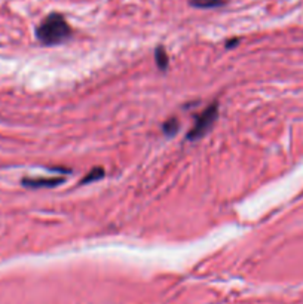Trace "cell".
Listing matches in <instances>:
<instances>
[{
    "label": "cell",
    "mask_w": 303,
    "mask_h": 304,
    "mask_svg": "<svg viewBox=\"0 0 303 304\" xmlns=\"http://www.w3.org/2000/svg\"><path fill=\"white\" fill-rule=\"evenodd\" d=\"M217 116H219V104L213 103V104H210L202 113L196 117L192 129H190L189 134H188V140L189 141H195V140L202 138L213 128L214 122L217 120Z\"/></svg>",
    "instance_id": "7a4b0ae2"
},
{
    "label": "cell",
    "mask_w": 303,
    "mask_h": 304,
    "mask_svg": "<svg viewBox=\"0 0 303 304\" xmlns=\"http://www.w3.org/2000/svg\"><path fill=\"white\" fill-rule=\"evenodd\" d=\"M104 174H106V171H104L103 168H94L92 171H89V172L85 175V178L82 180V184H88V183L98 181V180H101V178L104 177Z\"/></svg>",
    "instance_id": "5b68a950"
},
{
    "label": "cell",
    "mask_w": 303,
    "mask_h": 304,
    "mask_svg": "<svg viewBox=\"0 0 303 304\" xmlns=\"http://www.w3.org/2000/svg\"><path fill=\"white\" fill-rule=\"evenodd\" d=\"M190 3H192V6L208 9V8H217V6H222L225 2H223V0H192Z\"/></svg>",
    "instance_id": "52a82bcc"
},
{
    "label": "cell",
    "mask_w": 303,
    "mask_h": 304,
    "mask_svg": "<svg viewBox=\"0 0 303 304\" xmlns=\"http://www.w3.org/2000/svg\"><path fill=\"white\" fill-rule=\"evenodd\" d=\"M64 178H24L23 186L29 189H42V187H55L61 184Z\"/></svg>",
    "instance_id": "3957f363"
},
{
    "label": "cell",
    "mask_w": 303,
    "mask_h": 304,
    "mask_svg": "<svg viewBox=\"0 0 303 304\" xmlns=\"http://www.w3.org/2000/svg\"><path fill=\"white\" fill-rule=\"evenodd\" d=\"M155 58H156V64H158V67H159L161 70H165V69L168 67V55H167V51H165L162 46L156 48V51H155Z\"/></svg>",
    "instance_id": "277c9868"
},
{
    "label": "cell",
    "mask_w": 303,
    "mask_h": 304,
    "mask_svg": "<svg viewBox=\"0 0 303 304\" xmlns=\"http://www.w3.org/2000/svg\"><path fill=\"white\" fill-rule=\"evenodd\" d=\"M179 128H180V123H179V120H177L176 117L168 119V120L164 122V125H162V131H164L167 135H174V134L179 131Z\"/></svg>",
    "instance_id": "8992f818"
},
{
    "label": "cell",
    "mask_w": 303,
    "mask_h": 304,
    "mask_svg": "<svg viewBox=\"0 0 303 304\" xmlns=\"http://www.w3.org/2000/svg\"><path fill=\"white\" fill-rule=\"evenodd\" d=\"M38 39L48 46L58 45L72 36V29L60 14H51L46 17L36 30Z\"/></svg>",
    "instance_id": "6da1fadb"
}]
</instances>
